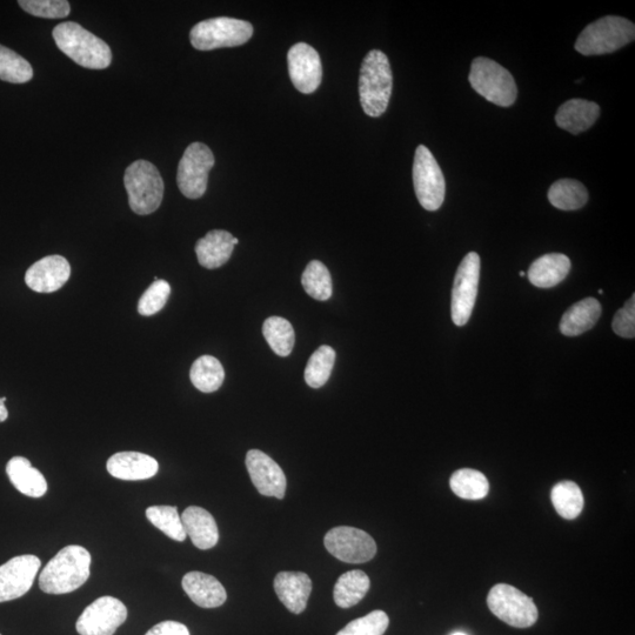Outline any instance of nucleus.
Masks as SVG:
<instances>
[{"instance_id":"1","label":"nucleus","mask_w":635,"mask_h":635,"mask_svg":"<svg viewBox=\"0 0 635 635\" xmlns=\"http://www.w3.org/2000/svg\"><path fill=\"white\" fill-rule=\"evenodd\" d=\"M90 574V552L82 546H66L43 568L39 576V587L48 594L71 593L82 587Z\"/></svg>"},{"instance_id":"2","label":"nucleus","mask_w":635,"mask_h":635,"mask_svg":"<svg viewBox=\"0 0 635 635\" xmlns=\"http://www.w3.org/2000/svg\"><path fill=\"white\" fill-rule=\"evenodd\" d=\"M58 49L85 69H108L112 62L110 46L103 39L75 22H66L52 31Z\"/></svg>"},{"instance_id":"3","label":"nucleus","mask_w":635,"mask_h":635,"mask_svg":"<svg viewBox=\"0 0 635 635\" xmlns=\"http://www.w3.org/2000/svg\"><path fill=\"white\" fill-rule=\"evenodd\" d=\"M393 89L389 58L384 52L372 50L364 59L359 77V96L367 116L378 118L387 110Z\"/></svg>"},{"instance_id":"4","label":"nucleus","mask_w":635,"mask_h":635,"mask_svg":"<svg viewBox=\"0 0 635 635\" xmlns=\"http://www.w3.org/2000/svg\"><path fill=\"white\" fill-rule=\"evenodd\" d=\"M635 26L630 20L607 16L586 26L577 39L576 50L584 56L607 55L633 42Z\"/></svg>"},{"instance_id":"5","label":"nucleus","mask_w":635,"mask_h":635,"mask_svg":"<svg viewBox=\"0 0 635 635\" xmlns=\"http://www.w3.org/2000/svg\"><path fill=\"white\" fill-rule=\"evenodd\" d=\"M124 185L131 210L139 216L151 215L162 205L164 182L157 167L146 160H137L127 167Z\"/></svg>"},{"instance_id":"6","label":"nucleus","mask_w":635,"mask_h":635,"mask_svg":"<svg viewBox=\"0 0 635 635\" xmlns=\"http://www.w3.org/2000/svg\"><path fill=\"white\" fill-rule=\"evenodd\" d=\"M469 79L474 91L501 108H508L516 102V80L510 72L492 59H474Z\"/></svg>"},{"instance_id":"7","label":"nucleus","mask_w":635,"mask_h":635,"mask_svg":"<svg viewBox=\"0 0 635 635\" xmlns=\"http://www.w3.org/2000/svg\"><path fill=\"white\" fill-rule=\"evenodd\" d=\"M252 36V24L229 17L204 20L193 26L190 33L191 44L199 51L236 48L249 42Z\"/></svg>"},{"instance_id":"8","label":"nucleus","mask_w":635,"mask_h":635,"mask_svg":"<svg viewBox=\"0 0 635 635\" xmlns=\"http://www.w3.org/2000/svg\"><path fill=\"white\" fill-rule=\"evenodd\" d=\"M487 606L494 616L516 628L531 627L537 623L539 617L533 599L507 584L492 587L487 597Z\"/></svg>"},{"instance_id":"9","label":"nucleus","mask_w":635,"mask_h":635,"mask_svg":"<svg viewBox=\"0 0 635 635\" xmlns=\"http://www.w3.org/2000/svg\"><path fill=\"white\" fill-rule=\"evenodd\" d=\"M413 185L421 206L437 211L445 200L446 184L443 171L424 145H419L413 162Z\"/></svg>"},{"instance_id":"10","label":"nucleus","mask_w":635,"mask_h":635,"mask_svg":"<svg viewBox=\"0 0 635 635\" xmlns=\"http://www.w3.org/2000/svg\"><path fill=\"white\" fill-rule=\"evenodd\" d=\"M215 162L209 146L193 143L187 147L180 159L177 173L179 190L186 198L198 199L205 195L209 173Z\"/></svg>"},{"instance_id":"11","label":"nucleus","mask_w":635,"mask_h":635,"mask_svg":"<svg viewBox=\"0 0 635 635\" xmlns=\"http://www.w3.org/2000/svg\"><path fill=\"white\" fill-rule=\"evenodd\" d=\"M480 279V257L471 252L460 263L452 290L451 314L453 323L464 326L469 323L477 302Z\"/></svg>"},{"instance_id":"12","label":"nucleus","mask_w":635,"mask_h":635,"mask_svg":"<svg viewBox=\"0 0 635 635\" xmlns=\"http://www.w3.org/2000/svg\"><path fill=\"white\" fill-rule=\"evenodd\" d=\"M324 544L333 557L346 564H364L377 554L376 541L370 534L349 526L332 528Z\"/></svg>"},{"instance_id":"13","label":"nucleus","mask_w":635,"mask_h":635,"mask_svg":"<svg viewBox=\"0 0 635 635\" xmlns=\"http://www.w3.org/2000/svg\"><path fill=\"white\" fill-rule=\"evenodd\" d=\"M127 619V608L117 598L102 597L86 607L77 621L80 635H113Z\"/></svg>"},{"instance_id":"14","label":"nucleus","mask_w":635,"mask_h":635,"mask_svg":"<svg viewBox=\"0 0 635 635\" xmlns=\"http://www.w3.org/2000/svg\"><path fill=\"white\" fill-rule=\"evenodd\" d=\"M42 561L32 554L12 558L0 566V603L22 598L31 590Z\"/></svg>"},{"instance_id":"15","label":"nucleus","mask_w":635,"mask_h":635,"mask_svg":"<svg viewBox=\"0 0 635 635\" xmlns=\"http://www.w3.org/2000/svg\"><path fill=\"white\" fill-rule=\"evenodd\" d=\"M289 73L294 88L310 95L317 91L323 79L322 60L311 45L298 43L287 53Z\"/></svg>"},{"instance_id":"16","label":"nucleus","mask_w":635,"mask_h":635,"mask_svg":"<svg viewBox=\"0 0 635 635\" xmlns=\"http://www.w3.org/2000/svg\"><path fill=\"white\" fill-rule=\"evenodd\" d=\"M246 467L253 485L262 496L284 499L286 476L276 461L262 451L251 450L246 454Z\"/></svg>"},{"instance_id":"17","label":"nucleus","mask_w":635,"mask_h":635,"mask_svg":"<svg viewBox=\"0 0 635 635\" xmlns=\"http://www.w3.org/2000/svg\"><path fill=\"white\" fill-rule=\"evenodd\" d=\"M71 266L62 256H49L38 260L25 274V283L32 291L52 293L68 283Z\"/></svg>"},{"instance_id":"18","label":"nucleus","mask_w":635,"mask_h":635,"mask_svg":"<svg viewBox=\"0 0 635 635\" xmlns=\"http://www.w3.org/2000/svg\"><path fill=\"white\" fill-rule=\"evenodd\" d=\"M274 591L287 610L300 614L311 596L312 580L303 572H280L274 579Z\"/></svg>"},{"instance_id":"19","label":"nucleus","mask_w":635,"mask_h":635,"mask_svg":"<svg viewBox=\"0 0 635 635\" xmlns=\"http://www.w3.org/2000/svg\"><path fill=\"white\" fill-rule=\"evenodd\" d=\"M108 471L120 480H146L155 477L159 470L158 461L139 452H119L108 460Z\"/></svg>"},{"instance_id":"20","label":"nucleus","mask_w":635,"mask_h":635,"mask_svg":"<svg viewBox=\"0 0 635 635\" xmlns=\"http://www.w3.org/2000/svg\"><path fill=\"white\" fill-rule=\"evenodd\" d=\"M187 596L199 607L217 608L225 604L227 594L222 583L210 574L190 572L183 578Z\"/></svg>"},{"instance_id":"21","label":"nucleus","mask_w":635,"mask_h":635,"mask_svg":"<svg viewBox=\"0 0 635 635\" xmlns=\"http://www.w3.org/2000/svg\"><path fill=\"white\" fill-rule=\"evenodd\" d=\"M187 536L199 550H210L219 540V531L215 518L202 507H187L182 516Z\"/></svg>"},{"instance_id":"22","label":"nucleus","mask_w":635,"mask_h":635,"mask_svg":"<svg viewBox=\"0 0 635 635\" xmlns=\"http://www.w3.org/2000/svg\"><path fill=\"white\" fill-rule=\"evenodd\" d=\"M600 116L599 105L588 102L585 99H571L561 105L557 115L556 123L560 129L566 130L572 135L587 131Z\"/></svg>"},{"instance_id":"23","label":"nucleus","mask_w":635,"mask_h":635,"mask_svg":"<svg viewBox=\"0 0 635 635\" xmlns=\"http://www.w3.org/2000/svg\"><path fill=\"white\" fill-rule=\"evenodd\" d=\"M233 250V236L224 230L210 231L196 245L199 264L209 270L218 269L229 262Z\"/></svg>"},{"instance_id":"24","label":"nucleus","mask_w":635,"mask_h":635,"mask_svg":"<svg viewBox=\"0 0 635 635\" xmlns=\"http://www.w3.org/2000/svg\"><path fill=\"white\" fill-rule=\"evenodd\" d=\"M571 270V260L565 254L550 253L534 262L527 277L539 289H551L567 277Z\"/></svg>"},{"instance_id":"25","label":"nucleus","mask_w":635,"mask_h":635,"mask_svg":"<svg viewBox=\"0 0 635 635\" xmlns=\"http://www.w3.org/2000/svg\"><path fill=\"white\" fill-rule=\"evenodd\" d=\"M6 474L11 484L24 496L42 498L48 492L45 477L31 465L29 459L13 457L6 465Z\"/></svg>"},{"instance_id":"26","label":"nucleus","mask_w":635,"mask_h":635,"mask_svg":"<svg viewBox=\"0 0 635 635\" xmlns=\"http://www.w3.org/2000/svg\"><path fill=\"white\" fill-rule=\"evenodd\" d=\"M601 316L597 299L586 298L568 309L560 322V331L566 337H577L593 329Z\"/></svg>"},{"instance_id":"27","label":"nucleus","mask_w":635,"mask_h":635,"mask_svg":"<svg viewBox=\"0 0 635 635\" xmlns=\"http://www.w3.org/2000/svg\"><path fill=\"white\" fill-rule=\"evenodd\" d=\"M370 586V578L365 572L360 570L346 572L334 586V601L340 608L356 606L365 598Z\"/></svg>"},{"instance_id":"28","label":"nucleus","mask_w":635,"mask_h":635,"mask_svg":"<svg viewBox=\"0 0 635 635\" xmlns=\"http://www.w3.org/2000/svg\"><path fill=\"white\" fill-rule=\"evenodd\" d=\"M548 200L559 210L574 211L586 205L588 192L578 180L561 179L550 187Z\"/></svg>"},{"instance_id":"29","label":"nucleus","mask_w":635,"mask_h":635,"mask_svg":"<svg viewBox=\"0 0 635 635\" xmlns=\"http://www.w3.org/2000/svg\"><path fill=\"white\" fill-rule=\"evenodd\" d=\"M190 379L193 386L200 392H216L224 383V367L215 357H200L191 367Z\"/></svg>"},{"instance_id":"30","label":"nucleus","mask_w":635,"mask_h":635,"mask_svg":"<svg viewBox=\"0 0 635 635\" xmlns=\"http://www.w3.org/2000/svg\"><path fill=\"white\" fill-rule=\"evenodd\" d=\"M552 504L561 518L573 520L584 510V494L574 481H560L553 487Z\"/></svg>"},{"instance_id":"31","label":"nucleus","mask_w":635,"mask_h":635,"mask_svg":"<svg viewBox=\"0 0 635 635\" xmlns=\"http://www.w3.org/2000/svg\"><path fill=\"white\" fill-rule=\"evenodd\" d=\"M450 486L454 494L465 500H480L490 492L489 480L484 473L472 469H460L452 474Z\"/></svg>"},{"instance_id":"32","label":"nucleus","mask_w":635,"mask_h":635,"mask_svg":"<svg viewBox=\"0 0 635 635\" xmlns=\"http://www.w3.org/2000/svg\"><path fill=\"white\" fill-rule=\"evenodd\" d=\"M263 334L266 342L269 343L277 356H290L294 342H296V334H294L293 326L289 320L282 317L266 319L263 325Z\"/></svg>"},{"instance_id":"33","label":"nucleus","mask_w":635,"mask_h":635,"mask_svg":"<svg viewBox=\"0 0 635 635\" xmlns=\"http://www.w3.org/2000/svg\"><path fill=\"white\" fill-rule=\"evenodd\" d=\"M146 518L173 540L182 543L187 537L182 517L175 506H151L146 510Z\"/></svg>"},{"instance_id":"34","label":"nucleus","mask_w":635,"mask_h":635,"mask_svg":"<svg viewBox=\"0 0 635 635\" xmlns=\"http://www.w3.org/2000/svg\"><path fill=\"white\" fill-rule=\"evenodd\" d=\"M334 363H336V351L331 346L324 345L314 352L307 363L305 370L306 384L312 389H320L331 377Z\"/></svg>"},{"instance_id":"35","label":"nucleus","mask_w":635,"mask_h":635,"mask_svg":"<svg viewBox=\"0 0 635 635\" xmlns=\"http://www.w3.org/2000/svg\"><path fill=\"white\" fill-rule=\"evenodd\" d=\"M304 290L313 299L325 302L332 296L333 286L330 271L319 260H313L302 276Z\"/></svg>"},{"instance_id":"36","label":"nucleus","mask_w":635,"mask_h":635,"mask_svg":"<svg viewBox=\"0 0 635 635\" xmlns=\"http://www.w3.org/2000/svg\"><path fill=\"white\" fill-rule=\"evenodd\" d=\"M33 78L31 64L17 52L0 45V80L12 84H24Z\"/></svg>"},{"instance_id":"37","label":"nucleus","mask_w":635,"mask_h":635,"mask_svg":"<svg viewBox=\"0 0 635 635\" xmlns=\"http://www.w3.org/2000/svg\"><path fill=\"white\" fill-rule=\"evenodd\" d=\"M389 625V616L384 611L377 610L351 621L337 635H384Z\"/></svg>"},{"instance_id":"38","label":"nucleus","mask_w":635,"mask_h":635,"mask_svg":"<svg viewBox=\"0 0 635 635\" xmlns=\"http://www.w3.org/2000/svg\"><path fill=\"white\" fill-rule=\"evenodd\" d=\"M171 294V286L166 280H155L147 289L138 303L140 316L150 317L163 310Z\"/></svg>"},{"instance_id":"39","label":"nucleus","mask_w":635,"mask_h":635,"mask_svg":"<svg viewBox=\"0 0 635 635\" xmlns=\"http://www.w3.org/2000/svg\"><path fill=\"white\" fill-rule=\"evenodd\" d=\"M20 8L30 15L46 18L60 19L70 15L71 6L66 0H20Z\"/></svg>"},{"instance_id":"40","label":"nucleus","mask_w":635,"mask_h":635,"mask_svg":"<svg viewBox=\"0 0 635 635\" xmlns=\"http://www.w3.org/2000/svg\"><path fill=\"white\" fill-rule=\"evenodd\" d=\"M613 331L618 336L633 339L635 337V296L628 300L623 309H620L614 316L612 323Z\"/></svg>"},{"instance_id":"41","label":"nucleus","mask_w":635,"mask_h":635,"mask_svg":"<svg viewBox=\"0 0 635 635\" xmlns=\"http://www.w3.org/2000/svg\"><path fill=\"white\" fill-rule=\"evenodd\" d=\"M145 635H191L189 628L177 621H163L152 627Z\"/></svg>"},{"instance_id":"42","label":"nucleus","mask_w":635,"mask_h":635,"mask_svg":"<svg viewBox=\"0 0 635 635\" xmlns=\"http://www.w3.org/2000/svg\"><path fill=\"white\" fill-rule=\"evenodd\" d=\"M6 398H0V423H4L9 418V411L5 406Z\"/></svg>"},{"instance_id":"43","label":"nucleus","mask_w":635,"mask_h":635,"mask_svg":"<svg viewBox=\"0 0 635 635\" xmlns=\"http://www.w3.org/2000/svg\"><path fill=\"white\" fill-rule=\"evenodd\" d=\"M238 243H239L238 238H233V245L236 246V245H238Z\"/></svg>"},{"instance_id":"44","label":"nucleus","mask_w":635,"mask_h":635,"mask_svg":"<svg viewBox=\"0 0 635 635\" xmlns=\"http://www.w3.org/2000/svg\"><path fill=\"white\" fill-rule=\"evenodd\" d=\"M452 635H467V634H465V633H463V632H457V633H454V634H452Z\"/></svg>"},{"instance_id":"45","label":"nucleus","mask_w":635,"mask_h":635,"mask_svg":"<svg viewBox=\"0 0 635 635\" xmlns=\"http://www.w3.org/2000/svg\"><path fill=\"white\" fill-rule=\"evenodd\" d=\"M525 274H526V273H525L524 271H521V272H520V276H521V277H525Z\"/></svg>"},{"instance_id":"46","label":"nucleus","mask_w":635,"mask_h":635,"mask_svg":"<svg viewBox=\"0 0 635 635\" xmlns=\"http://www.w3.org/2000/svg\"><path fill=\"white\" fill-rule=\"evenodd\" d=\"M599 294H604V291L603 290H599Z\"/></svg>"},{"instance_id":"47","label":"nucleus","mask_w":635,"mask_h":635,"mask_svg":"<svg viewBox=\"0 0 635 635\" xmlns=\"http://www.w3.org/2000/svg\"><path fill=\"white\" fill-rule=\"evenodd\" d=\"M0 635H2V634H0Z\"/></svg>"}]
</instances>
